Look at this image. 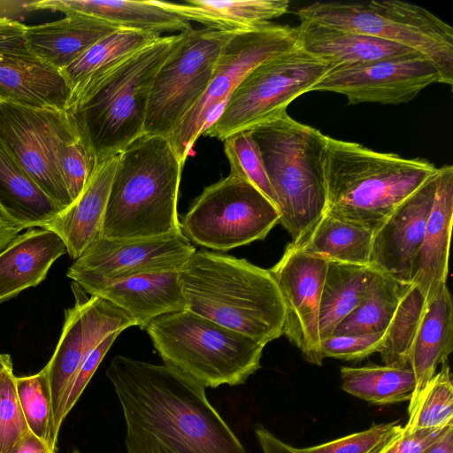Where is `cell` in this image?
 Wrapping results in <instances>:
<instances>
[{"label":"cell","mask_w":453,"mask_h":453,"mask_svg":"<svg viewBox=\"0 0 453 453\" xmlns=\"http://www.w3.org/2000/svg\"><path fill=\"white\" fill-rule=\"evenodd\" d=\"M118 28L122 27L73 12L54 21L27 26L26 39L34 56L62 71L96 42Z\"/></svg>","instance_id":"cell-27"},{"label":"cell","mask_w":453,"mask_h":453,"mask_svg":"<svg viewBox=\"0 0 453 453\" xmlns=\"http://www.w3.org/2000/svg\"><path fill=\"white\" fill-rule=\"evenodd\" d=\"M327 260L305 253L291 242L280 259L269 269L285 304L283 334L303 359L320 366L319 311Z\"/></svg>","instance_id":"cell-17"},{"label":"cell","mask_w":453,"mask_h":453,"mask_svg":"<svg viewBox=\"0 0 453 453\" xmlns=\"http://www.w3.org/2000/svg\"><path fill=\"white\" fill-rule=\"evenodd\" d=\"M442 83L437 66L419 52L357 65L335 66L311 88L345 96L349 104H400L425 88Z\"/></svg>","instance_id":"cell-15"},{"label":"cell","mask_w":453,"mask_h":453,"mask_svg":"<svg viewBox=\"0 0 453 453\" xmlns=\"http://www.w3.org/2000/svg\"><path fill=\"white\" fill-rule=\"evenodd\" d=\"M73 282L90 296L124 310L142 330L161 315L187 310L180 271L118 280L81 278Z\"/></svg>","instance_id":"cell-19"},{"label":"cell","mask_w":453,"mask_h":453,"mask_svg":"<svg viewBox=\"0 0 453 453\" xmlns=\"http://www.w3.org/2000/svg\"><path fill=\"white\" fill-rule=\"evenodd\" d=\"M196 251L183 234L137 240L101 237L74 260L66 276L74 281L179 272Z\"/></svg>","instance_id":"cell-16"},{"label":"cell","mask_w":453,"mask_h":453,"mask_svg":"<svg viewBox=\"0 0 453 453\" xmlns=\"http://www.w3.org/2000/svg\"><path fill=\"white\" fill-rule=\"evenodd\" d=\"M117 164L118 155L98 163L81 196L44 227L62 239L66 253L74 260L102 237Z\"/></svg>","instance_id":"cell-21"},{"label":"cell","mask_w":453,"mask_h":453,"mask_svg":"<svg viewBox=\"0 0 453 453\" xmlns=\"http://www.w3.org/2000/svg\"><path fill=\"white\" fill-rule=\"evenodd\" d=\"M437 173L438 168L426 159L378 152L327 136L326 211L375 232Z\"/></svg>","instance_id":"cell-4"},{"label":"cell","mask_w":453,"mask_h":453,"mask_svg":"<svg viewBox=\"0 0 453 453\" xmlns=\"http://www.w3.org/2000/svg\"><path fill=\"white\" fill-rule=\"evenodd\" d=\"M451 427L453 424L411 432L403 429L402 434L380 453H426Z\"/></svg>","instance_id":"cell-44"},{"label":"cell","mask_w":453,"mask_h":453,"mask_svg":"<svg viewBox=\"0 0 453 453\" xmlns=\"http://www.w3.org/2000/svg\"><path fill=\"white\" fill-rule=\"evenodd\" d=\"M69 96L61 72L33 54L0 57V103L65 111Z\"/></svg>","instance_id":"cell-26"},{"label":"cell","mask_w":453,"mask_h":453,"mask_svg":"<svg viewBox=\"0 0 453 453\" xmlns=\"http://www.w3.org/2000/svg\"><path fill=\"white\" fill-rule=\"evenodd\" d=\"M15 388L29 432L56 450L58 437L54 431L52 397L45 367L33 375L15 376Z\"/></svg>","instance_id":"cell-36"},{"label":"cell","mask_w":453,"mask_h":453,"mask_svg":"<svg viewBox=\"0 0 453 453\" xmlns=\"http://www.w3.org/2000/svg\"><path fill=\"white\" fill-rule=\"evenodd\" d=\"M426 306V296L411 284L385 332L380 351L385 365L410 367L411 349Z\"/></svg>","instance_id":"cell-35"},{"label":"cell","mask_w":453,"mask_h":453,"mask_svg":"<svg viewBox=\"0 0 453 453\" xmlns=\"http://www.w3.org/2000/svg\"><path fill=\"white\" fill-rule=\"evenodd\" d=\"M21 231L20 227L0 212V251L14 240Z\"/></svg>","instance_id":"cell-48"},{"label":"cell","mask_w":453,"mask_h":453,"mask_svg":"<svg viewBox=\"0 0 453 453\" xmlns=\"http://www.w3.org/2000/svg\"><path fill=\"white\" fill-rule=\"evenodd\" d=\"M182 39L161 36L140 50L93 89L73 112L97 164L144 135L150 96L157 73Z\"/></svg>","instance_id":"cell-6"},{"label":"cell","mask_w":453,"mask_h":453,"mask_svg":"<svg viewBox=\"0 0 453 453\" xmlns=\"http://www.w3.org/2000/svg\"><path fill=\"white\" fill-rule=\"evenodd\" d=\"M340 373L343 391L376 405L410 401L416 388L411 367L342 366Z\"/></svg>","instance_id":"cell-33"},{"label":"cell","mask_w":453,"mask_h":453,"mask_svg":"<svg viewBox=\"0 0 453 453\" xmlns=\"http://www.w3.org/2000/svg\"><path fill=\"white\" fill-rule=\"evenodd\" d=\"M254 432L263 453H296L295 447L276 437L261 424L255 426Z\"/></svg>","instance_id":"cell-46"},{"label":"cell","mask_w":453,"mask_h":453,"mask_svg":"<svg viewBox=\"0 0 453 453\" xmlns=\"http://www.w3.org/2000/svg\"><path fill=\"white\" fill-rule=\"evenodd\" d=\"M374 272L372 265L327 261L319 311L320 341L361 303Z\"/></svg>","instance_id":"cell-31"},{"label":"cell","mask_w":453,"mask_h":453,"mask_svg":"<svg viewBox=\"0 0 453 453\" xmlns=\"http://www.w3.org/2000/svg\"><path fill=\"white\" fill-rule=\"evenodd\" d=\"M80 133L73 115L66 111L0 103V142L62 210L72 200L61 174L60 154Z\"/></svg>","instance_id":"cell-13"},{"label":"cell","mask_w":453,"mask_h":453,"mask_svg":"<svg viewBox=\"0 0 453 453\" xmlns=\"http://www.w3.org/2000/svg\"><path fill=\"white\" fill-rule=\"evenodd\" d=\"M66 253L62 239L46 228L27 229L0 251V303L39 285Z\"/></svg>","instance_id":"cell-25"},{"label":"cell","mask_w":453,"mask_h":453,"mask_svg":"<svg viewBox=\"0 0 453 453\" xmlns=\"http://www.w3.org/2000/svg\"><path fill=\"white\" fill-rule=\"evenodd\" d=\"M239 29L190 28L159 68L150 96L144 134L170 138L200 101L226 43Z\"/></svg>","instance_id":"cell-11"},{"label":"cell","mask_w":453,"mask_h":453,"mask_svg":"<svg viewBox=\"0 0 453 453\" xmlns=\"http://www.w3.org/2000/svg\"><path fill=\"white\" fill-rule=\"evenodd\" d=\"M250 131L260 150L276 198L279 222L295 244L326 210L327 136L295 120L287 111Z\"/></svg>","instance_id":"cell-5"},{"label":"cell","mask_w":453,"mask_h":453,"mask_svg":"<svg viewBox=\"0 0 453 453\" xmlns=\"http://www.w3.org/2000/svg\"><path fill=\"white\" fill-rule=\"evenodd\" d=\"M426 453H453V427L449 428Z\"/></svg>","instance_id":"cell-49"},{"label":"cell","mask_w":453,"mask_h":453,"mask_svg":"<svg viewBox=\"0 0 453 453\" xmlns=\"http://www.w3.org/2000/svg\"><path fill=\"white\" fill-rule=\"evenodd\" d=\"M411 286L375 269L361 303L337 326L332 335L385 332Z\"/></svg>","instance_id":"cell-34"},{"label":"cell","mask_w":453,"mask_h":453,"mask_svg":"<svg viewBox=\"0 0 453 453\" xmlns=\"http://www.w3.org/2000/svg\"><path fill=\"white\" fill-rule=\"evenodd\" d=\"M161 35L118 28L100 39L61 72L70 90L65 111L73 112L111 72Z\"/></svg>","instance_id":"cell-23"},{"label":"cell","mask_w":453,"mask_h":453,"mask_svg":"<svg viewBox=\"0 0 453 453\" xmlns=\"http://www.w3.org/2000/svg\"><path fill=\"white\" fill-rule=\"evenodd\" d=\"M157 4L188 21L214 29L256 27L284 15L289 8L288 0H188L184 4Z\"/></svg>","instance_id":"cell-30"},{"label":"cell","mask_w":453,"mask_h":453,"mask_svg":"<svg viewBox=\"0 0 453 453\" xmlns=\"http://www.w3.org/2000/svg\"><path fill=\"white\" fill-rule=\"evenodd\" d=\"M163 363L204 388L238 386L260 368L264 345L188 310L145 328Z\"/></svg>","instance_id":"cell-7"},{"label":"cell","mask_w":453,"mask_h":453,"mask_svg":"<svg viewBox=\"0 0 453 453\" xmlns=\"http://www.w3.org/2000/svg\"><path fill=\"white\" fill-rule=\"evenodd\" d=\"M9 367H12L11 357L8 354L0 353V375Z\"/></svg>","instance_id":"cell-50"},{"label":"cell","mask_w":453,"mask_h":453,"mask_svg":"<svg viewBox=\"0 0 453 453\" xmlns=\"http://www.w3.org/2000/svg\"><path fill=\"white\" fill-rule=\"evenodd\" d=\"M450 424H453V385L449 366L444 362L408 411L403 429L411 432Z\"/></svg>","instance_id":"cell-37"},{"label":"cell","mask_w":453,"mask_h":453,"mask_svg":"<svg viewBox=\"0 0 453 453\" xmlns=\"http://www.w3.org/2000/svg\"><path fill=\"white\" fill-rule=\"evenodd\" d=\"M29 432L19 406L12 367L0 375V453H7Z\"/></svg>","instance_id":"cell-41"},{"label":"cell","mask_w":453,"mask_h":453,"mask_svg":"<svg viewBox=\"0 0 453 453\" xmlns=\"http://www.w3.org/2000/svg\"><path fill=\"white\" fill-rule=\"evenodd\" d=\"M187 310L265 346L283 334L285 304L269 270L199 250L180 270Z\"/></svg>","instance_id":"cell-2"},{"label":"cell","mask_w":453,"mask_h":453,"mask_svg":"<svg viewBox=\"0 0 453 453\" xmlns=\"http://www.w3.org/2000/svg\"><path fill=\"white\" fill-rule=\"evenodd\" d=\"M452 219L453 166L445 165L438 169L434 203L411 279V284L419 288L427 303L447 282Z\"/></svg>","instance_id":"cell-20"},{"label":"cell","mask_w":453,"mask_h":453,"mask_svg":"<svg viewBox=\"0 0 453 453\" xmlns=\"http://www.w3.org/2000/svg\"><path fill=\"white\" fill-rule=\"evenodd\" d=\"M27 26L0 16V57L32 54L26 39Z\"/></svg>","instance_id":"cell-45"},{"label":"cell","mask_w":453,"mask_h":453,"mask_svg":"<svg viewBox=\"0 0 453 453\" xmlns=\"http://www.w3.org/2000/svg\"><path fill=\"white\" fill-rule=\"evenodd\" d=\"M297 14L300 20H311L409 47L434 62L443 84H453V28L424 7L399 0L316 2L299 9Z\"/></svg>","instance_id":"cell-8"},{"label":"cell","mask_w":453,"mask_h":453,"mask_svg":"<svg viewBox=\"0 0 453 453\" xmlns=\"http://www.w3.org/2000/svg\"><path fill=\"white\" fill-rule=\"evenodd\" d=\"M331 68L298 44L273 56L248 73L203 134L223 142L287 111L291 102L311 92Z\"/></svg>","instance_id":"cell-9"},{"label":"cell","mask_w":453,"mask_h":453,"mask_svg":"<svg viewBox=\"0 0 453 453\" xmlns=\"http://www.w3.org/2000/svg\"><path fill=\"white\" fill-rule=\"evenodd\" d=\"M26 7L28 11L85 14L122 28L158 35L192 28L188 20L165 10L156 0H39L27 3Z\"/></svg>","instance_id":"cell-22"},{"label":"cell","mask_w":453,"mask_h":453,"mask_svg":"<svg viewBox=\"0 0 453 453\" xmlns=\"http://www.w3.org/2000/svg\"><path fill=\"white\" fill-rule=\"evenodd\" d=\"M296 27L271 22L235 32L221 50L206 92L169 138L183 164L198 137L248 73L264 61L296 47Z\"/></svg>","instance_id":"cell-12"},{"label":"cell","mask_w":453,"mask_h":453,"mask_svg":"<svg viewBox=\"0 0 453 453\" xmlns=\"http://www.w3.org/2000/svg\"><path fill=\"white\" fill-rule=\"evenodd\" d=\"M373 231L339 219L325 211L296 243L298 250L327 261L371 265Z\"/></svg>","instance_id":"cell-32"},{"label":"cell","mask_w":453,"mask_h":453,"mask_svg":"<svg viewBox=\"0 0 453 453\" xmlns=\"http://www.w3.org/2000/svg\"><path fill=\"white\" fill-rule=\"evenodd\" d=\"M127 453H247L203 386L165 364L117 355L106 370Z\"/></svg>","instance_id":"cell-1"},{"label":"cell","mask_w":453,"mask_h":453,"mask_svg":"<svg viewBox=\"0 0 453 453\" xmlns=\"http://www.w3.org/2000/svg\"><path fill=\"white\" fill-rule=\"evenodd\" d=\"M296 33L297 44L301 49L333 67L418 52L396 42L311 20H301Z\"/></svg>","instance_id":"cell-24"},{"label":"cell","mask_w":453,"mask_h":453,"mask_svg":"<svg viewBox=\"0 0 453 453\" xmlns=\"http://www.w3.org/2000/svg\"><path fill=\"white\" fill-rule=\"evenodd\" d=\"M72 453H80L78 449H74Z\"/></svg>","instance_id":"cell-51"},{"label":"cell","mask_w":453,"mask_h":453,"mask_svg":"<svg viewBox=\"0 0 453 453\" xmlns=\"http://www.w3.org/2000/svg\"><path fill=\"white\" fill-rule=\"evenodd\" d=\"M7 453H56V450L28 432Z\"/></svg>","instance_id":"cell-47"},{"label":"cell","mask_w":453,"mask_h":453,"mask_svg":"<svg viewBox=\"0 0 453 453\" xmlns=\"http://www.w3.org/2000/svg\"><path fill=\"white\" fill-rule=\"evenodd\" d=\"M436 184L437 174L402 203L373 233L370 257L373 268L401 282L411 283Z\"/></svg>","instance_id":"cell-18"},{"label":"cell","mask_w":453,"mask_h":453,"mask_svg":"<svg viewBox=\"0 0 453 453\" xmlns=\"http://www.w3.org/2000/svg\"><path fill=\"white\" fill-rule=\"evenodd\" d=\"M96 165V157L81 130L60 154L61 174L72 203L82 193Z\"/></svg>","instance_id":"cell-40"},{"label":"cell","mask_w":453,"mask_h":453,"mask_svg":"<svg viewBox=\"0 0 453 453\" xmlns=\"http://www.w3.org/2000/svg\"><path fill=\"white\" fill-rule=\"evenodd\" d=\"M223 142L230 173L250 181L277 207L260 150L250 131L239 132Z\"/></svg>","instance_id":"cell-38"},{"label":"cell","mask_w":453,"mask_h":453,"mask_svg":"<svg viewBox=\"0 0 453 453\" xmlns=\"http://www.w3.org/2000/svg\"><path fill=\"white\" fill-rule=\"evenodd\" d=\"M121 332L108 335L86 358L73 379L66 392L63 406L64 419L75 405L104 356Z\"/></svg>","instance_id":"cell-43"},{"label":"cell","mask_w":453,"mask_h":453,"mask_svg":"<svg viewBox=\"0 0 453 453\" xmlns=\"http://www.w3.org/2000/svg\"><path fill=\"white\" fill-rule=\"evenodd\" d=\"M453 349V303L447 282L441 285L427 306L417 333L409 365L416 388L408 411Z\"/></svg>","instance_id":"cell-28"},{"label":"cell","mask_w":453,"mask_h":453,"mask_svg":"<svg viewBox=\"0 0 453 453\" xmlns=\"http://www.w3.org/2000/svg\"><path fill=\"white\" fill-rule=\"evenodd\" d=\"M62 211L0 142V212L24 230L44 228Z\"/></svg>","instance_id":"cell-29"},{"label":"cell","mask_w":453,"mask_h":453,"mask_svg":"<svg viewBox=\"0 0 453 453\" xmlns=\"http://www.w3.org/2000/svg\"><path fill=\"white\" fill-rule=\"evenodd\" d=\"M75 304L65 311V321L55 351L44 366L49 379L54 431L58 437L64 421V400L81 365L102 341L115 332L136 326L135 320L110 301L86 297L73 289Z\"/></svg>","instance_id":"cell-14"},{"label":"cell","mask_w":453,"mask_h":453,"mask_svg":"<svg viewBox=\"0 0 453 453\" xmlns=\"http://www.w3.org/2000/svg\"><path fill=\"white\" fill-rule=\"evenodd\" d=\"M183 165L163 136L144 134L119 153L102 237L137 240L182 234L177 203Z\"/></svg>","instance_id":"cell-3"},{"label":"cell","mask_w":453,"mask_h":453,"mask_svg":"<svg viewBox=\"0 0 453 453\" xmlns=\"http://www.w3.org/2000/svg\"><path fill=\"white\" fill-rule=\"evenodd\" d=\"M386 332V331H385ZM385 332L357 335H331L320 341L322 357L361 360L381 350Z\"/></svg>","instance_id":"cell-42"},{"label":"cell","mask_w":453,"mask_h":453,"mask_svg":"<svg viewBox=\"0 0 453 453\" xmlns=\"http://www.w3.org/2000/svg\"><path fill=\"white\" fill-rule=\"evenodd\" d=\"M403 429V426L397 421L381 423L319 445L295 449L296 453H380Z\"/></svg>","instance_id":"cell-39"},{"label":"cell","mask_w":453,"mask_h":453,"mask_svg":"<svg viewBox=\"0 0 453 453\" xmlns=\"http://www.w3.org/2000/svg\"><path fill=\"white\" fill-rule=\"evenodd\" d=\"M279 221L277 207L264 194L229 173L204 188L180 225L191 243L227 251L265 239Z\"/></svg>","instance_id":"cell-10"}]
</instances>
